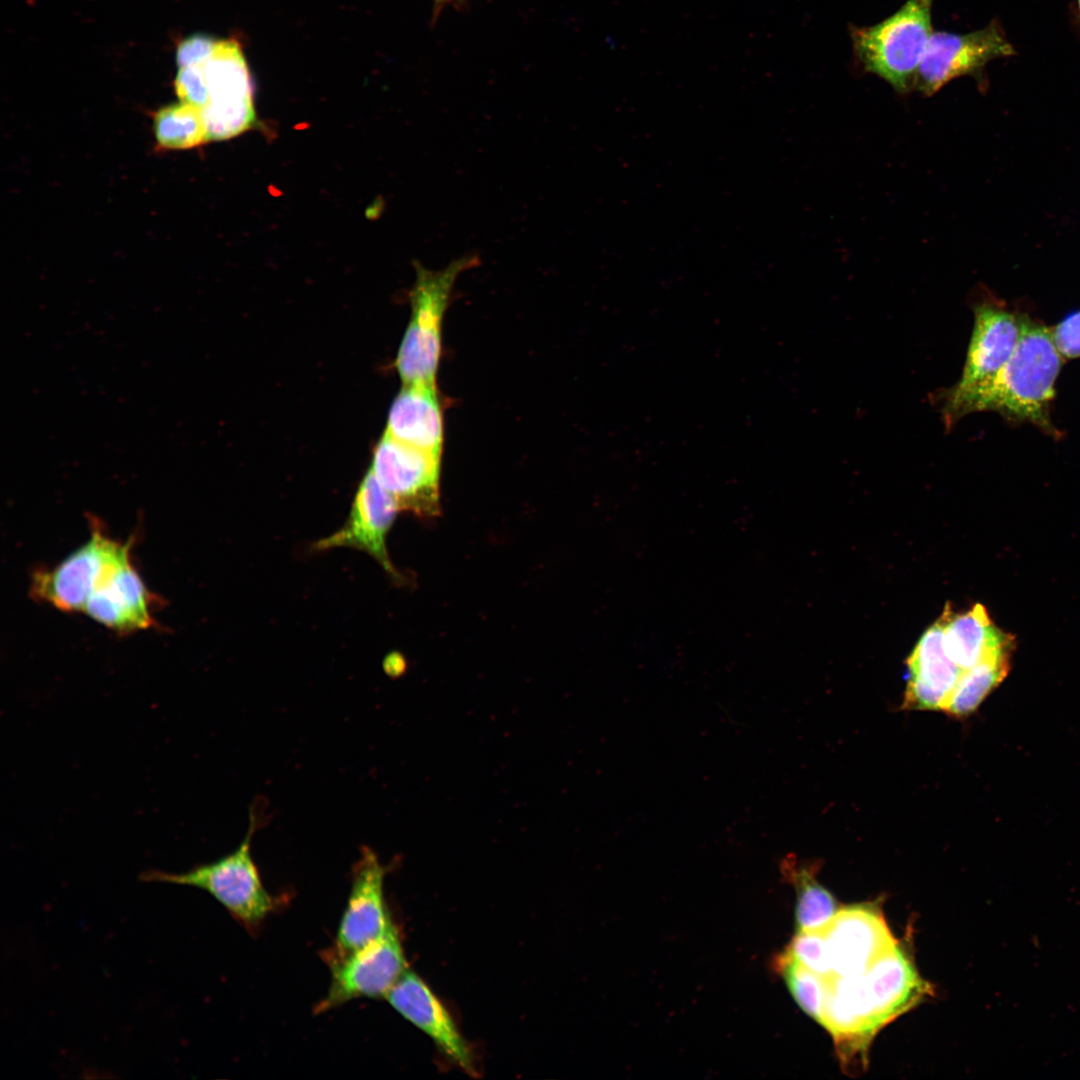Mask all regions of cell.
<instances>
[{
    "label": "cell",
    "instance_id": "6",
    "mask_svg": "<svg viewBox=\"0 0 1080 1080\" xmlns=\"http://www.w3.org/2000/svg\"><path fill=\"white\" fill-rule=\"evenodd\" d=\"M1020 314L993 299L974 306V326L962 374L941 397L946 425L966 415L970 401L992 383L1006 364L1020 337Z\"/></svg>",
    "mask_w": 1080,
    "mask_h": 1080
},
{
    "label": "cell",
    "instance_id": "2",
    "mask_svg": "<svg viewBox=\"0 0 1080 1080\" xmlns=\"http://www.w3.org/2000/svg\"><path fill=\"white\" fill-rule=\"evenodd\" d=\"M1018 343L992 383L976 395L966 415L995 411L1008 420L1030 423L1048 435L1060 432L1051 420L1055 382L1064 358L1051 332L1041 322L1021 313Z\"/></svg>",
    "mask_w": 1080,
    "mask_h": 1080
},
{
    "label": "cell",
    "instance_id": "4",
    "mask_svg": "<svg viewBox=\"0 0 1080 1080\" xmlns=\"http://www.w3.org/2000/svg\"><path fill=\"white\" fill-rule=\"evenodd\" d=\"M933 0H907L895 13L868 27L855 28L852 41L867 72L897 92L915 88L920 63L933 33Z\"/></svg>",
    "mask_w": 1080,
    "mask_h": 1080
},
{
    "label": "cell",
    "instance_id": "19",
    "mask_svg": "<svg viewBox=\"0 0 1080 1080\" xmlns=\"http://www.w3.org/2000/svg\"><path fill=\"white\" fill-rule=\"evenodd\" d=\"M153 131L157 144L165 149H188L208 141L200 109L184 102L159 109Z\"/></svg>",
    "mask_w": 1080,
    "mask_h": 1080
},
{
    "label": "cell",
    "instance_id": "1",
    "mask_svg": "<svg viewBox=\"0 0 1080 1080\" xmlns=\"http://www.w3.org/2000/svg\"><path fill=\"white\" fill-rule=\"evenodd\" d=\"M91 528L83 545L33 575V596L59 610L81 612L115 632L150 627L152 596L132 564L131 542L111 538L96 521Z\"/></svg>",
    "mask_w": 1080,
    "mask_h": 1080
},
{
    "label": "cell",
    "instance_id": "17",
    "mask_svg": "<svg viewBox=\"0 0 1080 1080\" xmlns=\"http://www.w3.org/2000/svg\"><path fill=\"white\" fill-rule=\"evenodd\" d=\"M1014 643L1001 647L960 676L943 709L955 718H962L973 713L985 697L1006 677Z\"/></svg>",
    "mask_w": 1080,
    "mask_h": 1080
},
{
    "label": "cell",
    "instance_id": "15",
    "mask_svg": "<svg viewBox=\"0 0 1080 1080\" xmlns=\"http://www.w3.org/2000/svg\"><path fill=\"white\" fill-rule=\"evenodd\" d=\"M944 620V645L948 656L963 671L972 667L989 653L1014 643V638L999 630L985 607L955 613L947 604L941 614Z\"/></svg>",
    "mask_w": 1080,
    "mask_h": 1080
},
{
    "label": "cell",
    "instance_id": "13",
    "mask_svg": "<svg viewBox=\"0 0 1080 1080\" xmlns=\"http://www.w3.org/2000/svg\"><path fill=\"white\" fill-rule=\"evenodd\" d=\"M903 708L941 710L964 672L948 656L942 615L922 634L907 659Z\"/></svg>",
    "mask_w": 1080,
    "mask_h": 1080
},
{
    "label": "cell",
    "instance_id": "18",
    "mask_svg": "<svg viewBox=\"0 0 1080 1080\" xmlns=\"http://www.w3.org/2000/svg\"><path fill=\"white\" fill-rule=\"evenodd\" d=\"M816 866L799 863L794 856H788L781 864L782 873L796 890L797 931L821 929L840 910L832 894L817 881Z\"/></svg>",
    "mask_w": 1080,
    "mask_h": 1080
},
{
    "label": "cell",
    "instance_id": "10",
    "mask_svg": "<svg viewBox=\"0 0 1080 1080\" xmlns=\"http://www.w3.org/2000/svg\"><path fill=\"white\" fill-rule=\"evenodd\" d=\"M399 511L394 497L369 469L357 489L344 525L315 542L312 548L323 551L349 547L366 552L393 580L401 582L403 577L391 563L386 545L388 532Z\"/></svg>",
    "mask_w": 1080,
    "mask_h": 1080
},
{
    "label": "cell",
    "instance_id": "14",
    "mask_svg": "<svg viewBox=\"0 0 1080 1080\" xmlns=\"http://www.w3.org/2000/svg\"><path fill=\"white\" fill-rule=\"evenodd\" d=\"M385 434L441 456L443 416L436 385L403 384L389 411Z\"/></svg>",
    "mask_w": 1080,
    "mask_h": 1080
},
{
    "label": "cell",
    "instance_id": "22",
    "mask_svg": "<svg viewBox=\"0 0 1080 1080\" xmlns=\"http://www.w3.org/2000/svg\"><path fill=\"white\" fill-rule=\"evenodd\" d=\"M1078 5H1079V10H1080V0H1078Z\"/></svg>",
    "mask_w": 1080,
    "mask_h": 1080
},
{
    "label": "cell",
    "instance_id": "8",
    "mask_svg": "<svg viewBox=\"0 0 1080 1080\" xmlns=\"http://www.w3.org/2000/svg\"><path fill=\"white\" fill-rule=\"evenodd\" d=\"M441 456L384 434L374 451L370 470L394 497L400 511L420 518L440 514Z\"/></svg>",
    "mask_w": 1080,
    "mask_h": 1080
},
{
    "label": "cell",
    "instance_id": "12",
    "mask_svg": "<svg viewBox=\"0 0 1080 1080\" xmlns=\"http://www.w3.org/2000/svg\"><path fill=\"white\" fill-rule=\"evenodd\" d=\"M385 999L404 1018L426 1033L456 1064L475 1072L471 1051L451 1015L427 984L406 970Z\"/></svg>",
    "mask_w": 1080,
    "mask_h": 1080
},
{
    "label": "cell",
    "instance_id": "7",
    "mask_svg": "<svg viewBox=\"0 0 1080 1080\" xmlns=\"http://www.w3.org/2000/svg\"><path fill=\"white\" fill-rule=\"evenodd\" d=\"M327 960L331 982L327 994L315 1007L316 1013L357 998H385L408 968L394 925L367 945Z\"/></svg>",
    "mask_w": 1080,
    "mask_h": 1080
},
{
    "label": "cell",
    "instance_id": "16",
    "mask_svg": "<svg viewBox=\"0 0 1080 1080\" xmlns=\"http://www.w3.org/2000/svg\"><path fill=\"white\" fill-rule=\"evenodd\" d=\"M202 66L208 93L205 107L252 101L249 70L236 41H218Z\"/></svg>",
    "mask_w": 1080,
    "mask_h": 1080
},
{
    "label": "cell",
    "instance_id": "20",
    "mask_svg": "<svg viewBox=\"0 0 1080 1080\" xmlns=\"http://www.w3.org/2000/svg\"><path fill=\"white\" fill-rule=\"evenodd\" d=\"M1054 343L1064 359L1080 357V310L1051 328Z\"/></svg>",
    "mask_w": 1080,
    "mask_h": 1080
},
{
    "label": "cell",
    "instance_id": "5",
    "mask_svg": "<svg viewBox=\"0 0 1080 1080\" xmlns=\"http://www.w3.org/2000/svg\"><path fill=\"white\" fill-rule=\"evenodd\" d=\"M258 824L257 813L251 812L243 841L224 857L184 873L151 869L143 872L140 880L199 888L245 926H257L275 907L274 898L265 888L251 853L252 836Z\"/></svg>",
    "mask_w": 1080,
    "mask_h": 1080
},
{
    "label": "cell",
    "instance_id": "11",
    "mask_svg": "<svg viewBox=\"0 0 1080 1080\" xmlns=\"http://www.w3.org/2000/svg\"><path fill=\"white\" fill-rule=\"evenodd\" d=\"M386 868L369 847L353 866L352 883L334 947L327 959L344 956L386 933L394 925L384 898Z\"/></svg>",
    "mask_w": 1080,
    "mask_h": 1080
},
{
    "label": "cell",
    "instance_id": "9",
    "mask_svg": "<svg viewBox=\"0 0 1080 1080\" xmlns=\"http://www.w3.org/2000/svg\"><path fill=\"white\" fill-rule=\"evenodd\" d=\"M1000 24L966 34L933 32L920 63L915 88L931 96L951 80L978 76L992 60L1015 55Z\"/></svg>",
    "mask_w": 1080,
    "mask_h": 1080
},
{
    "label": "cell",
    "instance_id": "3",
    "mask_svg": "<svg viewBox=\"0 0 1080 1080\" xmlns=\"http://www.w3.org/2000/svg\"><path fill=\"white\" fill-rule=\"evenodd\" d=\"M479 265L475 255L453 260L434 271L415 262L416 279L410 292L411 315L395 367L403 384L435 385L441 355V324L459 275Z\"/></svg>",
    "mask_w": 1080,
    "mask_h": 1080
},
{
    "label": "cell",
    "instance_id": "21",
    "mask_svg": "<svg viewBox=\"0 0 1080 1080\" xmlns=\"http://www.w3.org/2000/svg\"><path fill=\"white\" fill-rule=\"evenodd\" d=\"M217 42V40L201 34L184 39L178 45L176 52V63L178 67L203 63L211 56Z\"/></svg>",
    "mask_w": 1080,
    "mask_h": 1080
}]
</instances>
